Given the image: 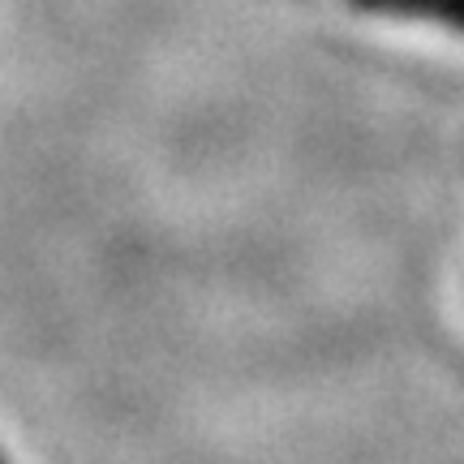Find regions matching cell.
<instances>
[{"label":"cell","mask_w":464,"mask_h":464,"mask_svg":"<svg viewBox=\"0 0 464 464\" xmlns=\"http://www.w3.org/2000/svg\"><path fill=\"white\" fill-rule=\"evenodd\" d=\"M0 464H14V460H9V456H5V448H0Z\"/></svg>","instance_id":"7a4b0ae2"},{"label":"cell","mask_w":464,"mask_h":464,"mask_svg":"<svg viewBox=\"0 0 464 464\" xmlns=\"http://www.w3.org/2000/svg\"><path fill=\"white\" fill-rule=\"evenodd\" d=\"M348 9L387 22H413V26H434L464 39V0H348Z\"/></svg>","instance_id":"6da1fadb"}]
</instances>
